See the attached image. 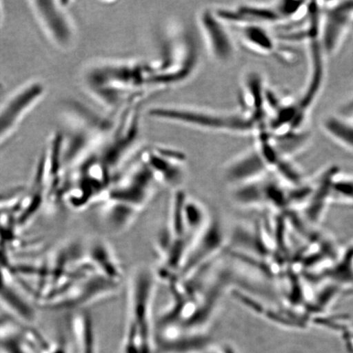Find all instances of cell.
<instances>
[{
  "label": "cell",
  "mask_w": 353,
  "mask_h": 353,
  "mask_svg": "<svg viewBox=\"0 0 353 353\" xmlns=\"http://www.w3.org/2000/svg\"><path fill=\"white\" fill-rule=\"evenodd\" d=\"M157 278L148 269L132 273L121 353H154L152 304Z\"/></svg>",
  "instance_id": "3"
},
{
  "label": "cell",
  "mask_w": 353,
  "mask_h": 353,
  "mask_svg": "<svg viewBox=\"0 0 353 353\" xmlns=\"http://www.w3.org/2000/svg\"><path fill=\"white\" fill-rule=\"evenodd\" d=\"M139 152L161 186L174 191L181 189L187 175V158L184 153L157 145L145 148Z\"/></svg>",
  "instance_id": "9"
},
{
  "label": "cell",
  "mask_w": 353,
  "mask_h": 353,
  "mask_svg": "<svg viewBox=\"0 0 353 353\" xmlns=\"http://www.w3.org/2000/svg\"><path fill=\"white\" fill-rule=\"evenodd\" d=\"M90 258L91 264L99 274L121 283L123 272L121 263L108 244L104 241H95L91 246Z\"/></svg>",
  "instance_id": "15"
},
{
  "label": "cell",
  "mask_w": 353,
  "mask_h": 353,
  "mask_svg": "<svg viewBox=\"0 0 353 353\" xmlns=\"http://www.w3.org/2000/svg\"><path fill=\"white\" fill-rule=\"evenodd\" d=\"M28 3L43 32L54 46L61 50L73 46L77 29L63 2L32 0Z\"/></svg>",
  "instance_id": "8"
},
{
  "label": "cell",
  "mask_w": 353,
  "mask_h": 353,
  "mask_svg": "<svg viewBox=\"0 0 353 353\" xmlns=\"http://www.w3.org/2000/svg\"><path fill=\"white\" fill-rule=\"evenodd\" d=\"M221 346H222L224 353H239L236 351V348L230 345V344H223V345Z\"/></svg>",
  "instance_id": "23"
},
{
  "label": "cell",
  "mask_w": 353,
  "mask_h": 353,
  "mask_svg": "<svg viewBox=\"0 0 353 353\" xmlns=\"http://www.w3.org/2000/svg\"><path fill=\"white\" fill-rule=\"evenodd\" d=\"M266 163L254 147L232 159L224 167L223 179L232 188L254 182L268 175Z\"/></svg>",
  "instance_id": "11"
},
{
  "label": "cell",
  "mask_w": 353,
  "mask_h": 353,
  "mask_svg": "<svg viewBox=\"0 0 353 353\" xmlns=\"http://www.w3.org/2000/svg\"><path fill=\"white\" fill-rule=\"evenodd\" d=\"M336 114L338 116L353 123V99L342 105Z\"/></svg>",
  "instance_id": "21"
},
{
  "label": "cell",
  "mask_w": 353,
  "mask_h": 353,
  "mask_svg": "<svg viewBox=\"0 0 353 353\" xmlns=\"http://www.w3.org/2000/svg\"><path fill=\"white\" fill-rule=\"evenodd\" d=\"M2 88H3V85H2L1 82H0V90H2Z\"/></svg>",
  "instance_id": "25"
},
{
  "label": "cell",
  "mask_w": 353,
  "mask_h": 353,
  "mask_svg": "<svg viewBox=\"0 0 353 353\" xmlns=\"http://www.w3.org/2000/svg\"><path fill=\"white\" fill-rule=\"evenodd\" d=\"M200 353H224V352L223 350L222 346L216 345L215 344V345L212 346L211 347L208 348V350L203 351Z\"/></svg>",
  "instance_id": "22"
},
{
  "label": "cell",
  "mask_w": 353,
  "mask_h": 353,
  "mask_svg": "<svg viewBox=\"0 0 353 353\" xmlns=\"http://www.w3.org/2000/svg\"><path fill=\"white\" fill-rule=\"evenodd\" d=\"M83 83L92 99L110 112H120L134 101L160 92L151 60H101L88 65Z\"/></svg>",
  "instance_id": "1"
},
{
  "label": "cell",
  "mask_w": 353,
  "mask_h": 353,
  "mask_svg": "<svg viewBox=\"0 0 353 353\" xmlns=\"http://www.w3.org/2000/svg\"><path fill=\"white\" fill-rule=\"evenodd\" d=\"M196 25L212 59L226 65L236 59L237 46L233 30L219 17L214 8H204L199 11Z\"/></svg>",
  "instance_id": "6"
},
{
  "label": "cell",
  "mask_w": 353,
  "mask_h": 353,
  "mask_svg": "<svg viewBox=\"0 0 353 353\" xmlns=\"http://www.w3.org/2000/svg\"><path fill=\"white\" fill-rule=\"evenodd\" d=\"M3 20V8L2 6V3L0 2V26L2 25Z\"/></svg>",
  "instance_id": "24"
},
{
  "label": "cell",
  "mask_w": 353,
  "mask_h": 353,
  "mask_svg": "<svg viewBox=\"0 0 353 353\" xmlns=\"http://www.w3.org/2000/svg\"><path fill=\"white\" fill-rule=\"evenodd\" d=\"M274 7L282 21H296L302 20L308 15L310 3L294 1H278Z\"/></svg>",
  "instance_id": "19"
},
{
  "label": "cell",
  "mask_w": 353,
  "mask_h": 353,
  "mask_svg": "<svg viewBox=\"0 0 353 353\" xmlns=\"http://www.w3.org/2000/svg\"><path fill=\"white\" fill-rule=\"evenodd\" d=\"M228 242V235L222 221L210 214L208 223L190 247L176 280L188 277L214 262L226 250Z\"/></svg>",
  "instance_id": "5"
},
{
  "label": "cell",
  "mask_w": 353,
  "mask_h": 353,
  "mask_svg": "<svg viewBox=\"0 0 353 353\" xmlns=\"http://www.w3.org/2000/svg\"><path fill=\"white\" fill-rule=\"evenodd\" d=\"M30 339L16 332L0 339V353H35Z\"/></svg>",
  "instance_id": "20"
},
{
  "label": "cell",
  "mask_w": 353,
  "mask_h": 353,
  "mask_svg": "<svg viewBox=\"0 0 353 353\" xmlns=\"http://www.w3.org/2000/svg\"><path fill=\"white\" fill-rule=\"evenodd\" d=\"M309 139L310 136L303 130H292L280 136L272 135L278 153L281 157L288 160L301 152L307 147Z\"/></svg>",
  "instance_id": "18"
},
{
  "label": "cell",
  "mask_w": 353,
  "mask_h": 353,
  "mask_svg": "<svg viewBox=\"0 0 353 353\" xmlns=\"http://www.w3.org/2000/svg\"><path fill=\"white\" fill-rule=\"evenodd\" d=\"M215 344L208 332H167L154 335V351L158 353H200Z\"/></svg>",
  "instance_id": "12"
},
{
  "label": "cell",
  "mask_w": 353,
  "mask_h": 353,
  "mask_svg": "<svg viewBox=\"0 0 353 353\" xmlns=\"http://www.w3.org/2000/svg\"><path fill=\"white\" fill-rule=\"evenodd\" d=\"M241 43L249 50L260 55L276 54V44L264 26L247 24L231 26Z\"/></svg>",
  "instance_id": "13"
},
{
  "label": "cell",
  "mask_w": 353,
  "mask_h": 353,
  "mask_svg": "<svg viewBox=\"0 0 353 353\" xmlns=\"http://www.w3.org/2000/svg\"><path fill=\"white\" fill-rule=\"evenodd\" d=\"M353 26V2H337L322 22L321 43L327 56L337 54Z\"/></svg>",
  "instance_id": "10"
},
{
  "label": "cell",
  "mask_w": 353,
  "mask_h": 353,
  "mask_svg": "<svg viewBox=\"0 0 353 353\" xmlns=\"http://www.w3.org/2000/svg\"><path fill=\"white\" fill-rule=\"evenodd\" d=\"M160 51L152 61L157 74L159 90L183 85L197 72L200 65V46L196 34L186 26H174L163 34Z\"/></svg>",
  "instance_id": "2"
},
{
  "label": "cell",
  "mask_w": 353,
  "mask_h": 353,
  "mask_svg": "<svg viewBox=\"0 0 353 353\" xmlns=\"http://www.w3.org/2000/svg\"><path fill=\"white\" fill-rule=\"evenodd\" d=\"M101 219L110 232L120 233L129 228L138 218L140 210L123 203L104 201Z\"/></svg>",
  "instance_id": "14"
},
{
  "label": "cell",
  "mask_w": 353,
  "mask_h": 353,
  "mask_svg": "<svg viewBox=\"0 0 353 353\" xmlns=\"http://www.w3.org/2000/svg\"><path fill=\"white\" fill-rule=\"evenodd\" d=\"M46 94V85L32 81L17 88L0 105V145L11 138Z\"/></svg>",
  "instance_id": "7"
},
{
  "label": "cell",
  "mask_w": 353,
  "mask_h": 353,
  "mask_svg": "<svg viewBox=\"0 0 353 353\" xmlns=\"http://www.w3.org/2000/svg\"><path fill=\"white\" fill-rule=\"evenodd\" d=\"M72 351L70 353H97L96 334L91 317L83 314L74 320Z\"/></svg>",
  "instance_id": "16"
},
{
  "label": "cell",
  "mask_w": 353,
  "mask_h": 353,
  "mask_svg": "<svg viewBox=\"0 0 353 353\" xmlns=\"http://www.w3.org/2000/svg\"><path fill=\"white\" fill-rule=\"evenodd\" d=\"M326 136L341 147L353 152V123L337 114H329L321 121Z\"/></svg>",
  "instance_id": "17"
},
{
  "label": "cell",
  "mask_w": 353,
  "mask_h": 353,
  "mask_svg": "<svg viewBox=\"0 0 353 353\" xmlns=\"http://www.w3.org/2000/svg\"><path fill=\"white\" fill-rule=\"evenodd\" d=\"M148 114L157 121L204 131L255 137L260 130L258 123L241 110L236 112L192 105H159L150 109Z\"/></svg>",
  "instance_id": "4"
}]
</instances>
